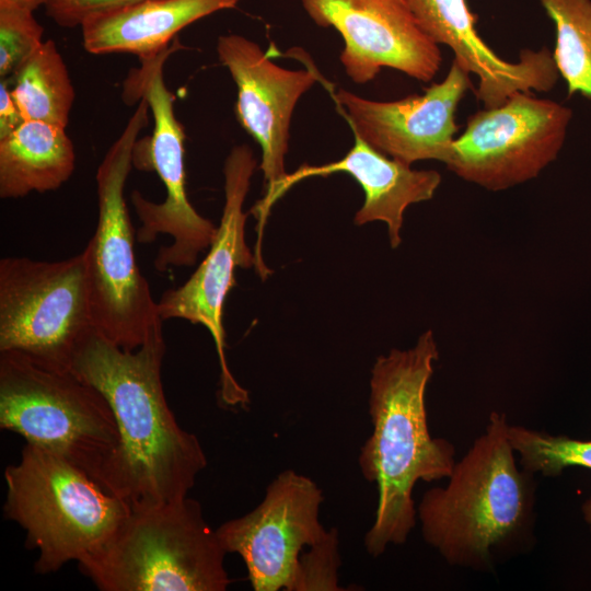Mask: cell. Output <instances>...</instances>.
<instances>
[{"instance_id": "6da1fadb", "label": "cell", "mask_w": 591, "mask_h": 591, "mask_svg": "<svg viewBox=\"0 0 591 591\" xmlns=\"http://www.w3.org/2000/svg\"><path fill=\"white\" fill-rule=\"evenodd\" d=\"M162 329L136 350H126L95 327L77 343L70 368L107 399L120 447L107 491L130 511L188 496L207 466L198 438L184 430L162 384Z\"/></svg>"}, {"instance_id": "7a4b0ae2", "label": "cell", "mask_w": 591, "mask_h": 591, "mask_svg": "<svg viewBox=\"0 0 591 591\" xmlns=\"http://www.w3.org/2000/svg\"><path fill=\"white\" fill-rule=\"evenodd\" d=\"M439 350L429 329L408 349H391L376 358L370 378L372 433L363 443L359 466L375 483L378 505L363 544L373 557L390 545L406 543L417 522L414 486L448 478L455 447L433 438L428 428L426 390Z\"/></svg>"}, {"instance_id": "3957f363", "label": "cell", "mask_w": 591, "mask_h": 591, "mask_svg": "<svg viewBox=\"0 0 591 591\" xmlns=\"http://www.w3.org/2000/svg\"><path fill=\"white\" fill-rule=\"evenodd\" d=\"M508 426L506 414L490 413L445 486L417 507L424 541L450 566L491 572L535 544V475L518 466Z\"/></svg>"}, {"instance_id": "277c9868", "label": "cell", "mask_w": 591, "mask_h": 591, "mask_svg": "<svg viewBox=\"0 0 591 591\" xmlns=\"http://www.w3.org/2000/svg\"><path fill=\"white\" fill-rule=\"evenodd\" d=\"M227 554L200 503L186 496L129 511L79 568L101 591H225Z\"/></svg>"}, {"instance_id": "5b68a950", "label": "cell", "mask_w": 591, "mask_h": 591, "mask_svg": "<svg viewBox=\"0 0 591 591\" xmlns=\"http://www.w3.org/2000/svg\"><path fill=\"white\" fill-rule=\"evenodd\" d=\"M0 428L66 459L107 490L120 447L115 416L71 368L0 351Z\"/></svg>"}, {"instance_id": "8992f818", "label": "cell", "mask_w": 591, "mask_h": 591, "mask_svg": "<svg viewBox=\"0 0 591 591\" xmlns=\"http://www.w3.org/2000/svg\"><path fill=\"white\" fill-rule=\"evenodd\" d=\"M3 512L36 549L35 571L50 573L99 549L129 513L127 505L66 459L26 443L4 471Z\"/></svg>"}, {"instance_id": "52a82bcc", "label": "cell", "mask_w": 591, "mask_h": 591, "mask_svg": "<svg viewBox=\"0 0 591 591\" xmlns=\"http://www.w3.org/2000/svg\"><path fill=\"white\" fill-rule=\"evenodd\" d=\"M149 104L138 106L109 147L96 172L97 224L85 248L93 326L126 350H136L162 329L158 302L140 273L124 190L141 129L149 121Z\"/></svg>"}, {"instance_id": "ba28073f", "label": "cell", "mask_w": 591, "mask_h": 591, "mask_svg": "<svg viewBox=\"0 0 591 591\" xmlns=\"http://www.w3.org/2000/svg\"><path fill=\"white\" fill-rule=\"evenodd\" d=\"M175 47L176 43L154 56L140 59V67L132 69L124 82V100L127 103L146 100L153 116L152 135L137 141L132 165L142 171H154L166 196L162 202H153L134 190L130 199L141 222L136 232L138 243L149 244L159 234L173 239L171 245L159 248L154 259V267L159 271L174 266L195 265L198 255L209 248L217 232V227L196 211L186 194L185 134L175 116V97L163 76L164 62Z\"/></svg>"}, {"instance_id": "9c48e42d", "label": "cell", "mask_w": 591, "mask_h": 591, "mask_svg": "<svg viewBox=\"0 0 591 591\" xmlns=\"http://www.w3.org/2000/svg\"><path fill=\"white\" fill-rule=\"evenodd\" d=\"M92 327L82 253L56 262L0 260V351L67 369L77 343Z\"/></svg>"}, {"instance_id": "30bf717a", "label": "cell", "mask_w": 591, "mask_h": 591, "mask_svg": "<svg viewBox=\"0 0 591 591\" xmlns=\"http://www.w3.org/2000/svg\"><path fill=\"white\" fill-rule=\"evenodd\" d=\"M572 111L553 100L515 92L468 117L445 166L460 178L499 192L535 178L554 162Z\"/></svg>"}, {"instance_id": "8fae6325", "label": "cell", "mask_w": 591, "mask_h": 591, "mask_svg": "<svg viewBox=\"0 0 591 591\" xmlns=\"http://www.w3.org/2000/svg\"><path fill=\"white\" fill-rule=\"evenodd\" d=\"M257 161L247 144L232 148L223 165L224 204L215 239L204 260L179 287L163 292L158 301L162 321L182 318L210 333L220 364V399L225 406H246L248 392L231 373L225 356L223 306L235 286L236 268L256 267L255 253L245 240L244 202Z\"/></svg>"}, {"instance_id": "7c38bea8", "label": "cell", "mask_w": 591, "mask_h": 591, "mask_svg": "<svg viewBox=\"0 0 591 591\" xmlns=\"http://www.w3.org/2000/svg\"><path fill=\"white\" fill-rule=\"evenodd\" d=\"M323 493L308 476L286 470L262 502L217 529L227 553L243 559L255 591H292L300 553L326 533L320 521Z\"/></svg>"}, {"instance_id": "4fadbf2b", "label": "cell", "mask_w": 591, "mask_h": 591, "mask_svg": "<svg viewBox=\"0 0 591 591\" xmlns=\"http://www.w3.org/2000/svg\"><path fill=\"white\" fill-rule=\"evenodd\" d=\"M315 24L334 27L344 40L339 61L357 84L391 68L422 82L440 70V47L405 0H301Z\"/></svg>"}, {"instance_id": "5bb4252c", "label": "cell", "mask_w": 591, "mask_h": 591, "mask_svg": "<svg viewBox=\"0 0 591 591\" xmlns=\"http://www.w3.org/2000/svg\"><path fill=\"white\" fill-rule=\"evenodd\" d=\"M471 86L470 73L453 58L445 78L422 94L374 101L338 89L333 97L355 135L412 166L422 160L447 162L459 130L455 113Z\"/></svg>"}, {"instance_id": "9a60e30c", "label": "cell", "mask_w": 591, "mask_h": 591, "mask_svg": "<svg viewBox=\"0 0 591 591\" xmlns=\"http://www.w3.org/2000/svg\"><path fill=\"white\" fill-rule=\"evenodd\" d=\"M216 49L237 88V120L262 149L259 167L268 195L288 174L285 163L294 107L318 77L312 70L276 65L255 42L239 34L220 36Z\"/></svg>"}, {"instance_id": "2e32d148", "label": "cell", "mask_w": 591, "mask_h": 591, "mask_svg": "<svg viewBox=\"0 0 591 591\" xmlns=\"http://www.w3.org/2000/svg\"><path fill=\"white\" fill-rule=\"evenodd\" d=\"M422 30L434 43L448 46L454 59L476 76V97L483 107L503 103L515 92H547L559 78L553 53L524 48L519 60L498 56L478 35L466 0H405Z\"/></svg>"}, {"instance_id": "e0dca14e", "label": "cell", "mask_w": 591, "mask_h": 591, "mask_svg": "<svg viewBox=\"0 0 591 591\" xmlns=\"http://www.w3.org/2000/svg\"><path fill=\"white\" fill-rule=\"evenodd\" d=\"M346 173L352 176L364 193V201L354 222L362 225L383 221L387 225L390 245L402 243L401 230L405 210L413 204L430 200L441 184L434 170H414L368 144L354 134V146L338 161L322 165L303 164L286 175L276 188L253 207L257 219V240H263L264 227L273 205L294 184L313 176Z\"/></svg>"}, {"instance_id": "ac0fdd59", "label": "cell", "mask_w": 591, "mask_h": 591, "mask_svg": "<svg viewBox=\"0 0 591 591\" xmlns=\"http://www.w3.org/2000/svg\"><path fill=\"white\" fill-rule=\"evenodd\" d=\"M239 0H138L88 15L82 43L94 55L127 53L143 59L169 47L187 25Z\"/></svg>"}, {"instance_id": "d6986e66", "label": "cell", "mask_w": 591, "mask_h": 591, "mask_svg": "<svg viewBox=\"0 0 591 591\" xmlns=\"http://www.w3.org/2000/svg\"><path fill=\"white\" fill-rule=\"evenodd\" d=\"M74 167V147L66 128L24 120L0 139V197L15 199L55 190L70 178Z\"/></svg>"}, {"instance_id": "ffe728a7", "label": "cell", "mask_w": 591, "mask_h": 591, "mask_svg": "<svg viewBox=\"0 0 591 591\" xmlns=\"http://www.w3.org/2000/svg\"><path fill=\"white\" fill-rule=\"evenodd\" d=\"M12 79L11 95L24 120L67 127L76 92L54 40H44Z\"/></svg>"}, {"instance_id": "44dd1931", "label": "cell", "mask_w": 591, "mask_h": 591, "mask_svg": "<svg viewBox=\"0 0 591 591\" xmlns=\"http://www.w3.org/2000/svg\"><path fill=\"white\" fill-rule=\"evenodd\" d=\"M555 25L552 51L568 95L591 99V0H540Z\"/></svg>"}, {"instance_id": "7402d4cb", "label": "cell", "mask_w": 591, "mask_h": 591, "mask_svg": "<svg viewBox=\"0 0 591 591\" xmlns=\"http://www.w3.org/2000/svg\"><path fill=\"white\" fill-rule=\"evenodd\" d=\"M508 438L519 455L520 466L530 474L555 477L567 467L591 470V440L549 434L525 426H508Z\"/></svg>"}, {"instance_id": "603a6c76", "label": "cell", "mask_w": 591, "mask_h": 591, "mask_svg": "<svg viewBox=\"0 0 591 591\" xmlns=\"http://www.w3.org/2000/svg\"><path fill=\"white\" fill-rule=\"evenodd\" d=\"M34 10L0 1V77H13L22 63L43 44V26Z\"/></svg>"}, {"instance_id": "cb8c5ba5", "label": "cell", "mask_w": 591, "mask_h": 591, "mask_svg": "<svg viewBox=\"0 0 591 591\" xmlns=\"http://www.w3.org/2000/svg\"><path fill=\"white\" fill-rule=\"evenodd\" d=\"M339 566V537L337 530L332 528L300 556L292 591L345 590L338 583Z\"/></svg>"}, {"instance_id": "d4e9b609", "label": "cell", "mask_w": 591, "mask_h": 591, "mask_svg": "<svg viewBox=\"0 0 591 591\" xmlns=\"http://www.w3.org/2000/svg\"><path fill=\"white\" fill-rule=\"evenodd\" d=\"M138 0H46V14L63 27L80 26L90 14Z\"/></svg>"}, {"instance_id": "484cf974", "label": "cell", "mask_w": 591, "mask_h": 591, "mask_svg": "<svg viewBox=\"0 0 591 591\" xmlns=\"http://www.w3.org/2000/svg\"><path fill=\"white\" fill-rule=\"evenodd\" d=\"M24 121L5 80L0 84V139L14 131Z\"/></svg>"}, {"instance_id": "4316f807", "label": "cell", "mask_w": 591, "mask_h": 591, "mask_svg": "<svg viewBox=\"0 0 591 591\" xmlns=\"http://www.w3.org/2000/svg\"><path fill=\"white\" fill-rule=\"evenodd\" d=\"M0 1L20 4V5L27 7L35 10L40 4H44L46 0H0Z\"/></svg>"}, {"instance_id": "83f0119b", "label": "cell", "mask_w": 591, "mask_h": 591, "mask_svg": "<svg viewBox=\"0 0 591 591\" xmlns=\"http://www.w3.org/2000/svg\"><path fill=\"white\" fill-rule=\"evenodd\" d=\"M581 512H582L584 522L588 524L591 531V495L582 503Z\"/></svg>"}]
</instances>
